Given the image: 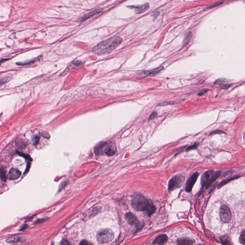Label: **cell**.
Instances as JSON below:
<instances>
[{
	"label": "cell",
	"instance_id": "cell-1",
	"mask_svg": "<svg viewBox=\"0 0 245 245\" xmlns=\"http://www.w3.org/2000/svg\"><path fill=\"white\" fill-rule=\"evenodd\" d=\"M122 42V38L120 37H112L101 42L94 46L92 49V52L98 55L109 53L119 46Z\"/></svg>",
	"mask_w": 245,
	"mask_h": 245
},
{
	"label": "cell",
	"instance_id": "cell-2",
	"mask_svg": "<svg viewBox=\"0 0 245 245\" xmlns=\"http://www.w3.org/2000/svg\"><path fill=\"white\" fill-rule=\"evenodd\" d=\"M132 206L137 211H144L148 216L151 217L155 212L156 208L153 203L139 194L133 196L132 199Z\"/></svg>",
	"mask_w": 245,
	"mask_h": 245
},
{
	"label": "cell",
	"instance_id": "cell-3",
	"mask_svg": "<svg viewBox=\"0 0 245 245\" xmlns=\"http://www.w3.org/2000/svg\"><path fill=\"white\" fill-rule=\"evenodd\" d=\"M114 238V233L110 229H106L100 230L97 233V241L100 244L109 243L112 241Z\"/></svg>",
	"mask_w": 245,
	"mask_h": 245
},
{
	"label": "cell",
	"instance_id": "cell-4",
	"mask_svg": "<svg viewBox=\"0 0 245 245\" xmlns=\"http://www.w3.org/2000/svg\"><path fill=\"white\" fill-rule=\"evenodd\" d=\"M184 181V178L181 174H178L174 176L169 180L168 184V190L169 191H174L177 189L179 188L182 186Z\"/></svg>",
	"mask_w": 245,
	"mask_h": 245
},
{
	"label": "cell",
	"instance_id": "cell-5",
	"mask_svg": "<svg viewBox=\"0 0 245 245\" xmlns=\"http://www.w3.org/2000/svg\"><path fill=\"white\" fill-rule=\"evenodd\" d=\"M231 212L226 205H222L220 209V217L221 220L225 223H229L231 219Z\"/></svg>",
	"mask_w": 245,
	"mask_h": 245
},
{
	"label": "cell",
	"instance_id": "cell-6",
	"mask_svg": "<svg viewBox=\"0 0 245 245\" xmlns=\"http://www.w3.org/2000/svg\"><path fill=\"white\" fill-rule=\"evenodd\" d=\"M199 175V174L198 172H195L190 177L186 183V188H185V191L186 192L190 193L192 191L193 188L194 186V184H196V182Z\"/></svg>",
	"mask_w": 245,
	"mask_h": 245
},
{
	"label": "cell",
	"instance_id": "cell-7",
	"mask_svg": "<svg viewBox=\"0 0 245 245\" xmlns=\"http://www.w3.org/2000/svg\"><path fill=\"white\" fill-rule=\"evenodd\" d=\"M125 217H126V220L130 225L132 226H135L137 227L140 226V223L139 221L133 214L131 213H127L125 216Z\"/></svg>",
	"mask_w": 245,
	"mask_h": 245
},
{
	"label": "cell",
	"instance_id": "cell-8",
	"mask_svg": "<svg viewBox=\"0 0 245 245\" xmlns=\"http://www.w3.org/2000/svg\"><path fill=\"white\" fill-rule=\"evenodd\" d=\"M214 169H210L208 171H206L203 174L202 176L201 179L202 186V187H205L207 182L208 181L210 178H211L212 174L214 173Z\"/></svg>",
	"mask_w": 245,
	"mask_h": 245
},
{
	"label": "cell",
	"instance_id": "cell-9",
	"mask_svg": "<svg viewBox=\"0 0 245 245\" xmlns=\"http://www.w3.org/2000/svg\"><path fill=\"white\" fill-rule=\"evenodd\" d=\"M21 174V172L19 169L16 168H12L9 172L7 177L9 180H16L20 177Z\"/></svg>",
	"mask_w": 245,
	"mask_h": 245
},
{
	"label": "cell",
	"instance_id": "cell-10",
	"mask_svg": "<svg viewBox=\"0 0 245 245\" xmlns=\"http://www.w3.org/2000/svg\"><path fill=\"white\" fill-rule=\"evenodd\" d=\"M129 7L134 9L136 13L140 14V13H143L144 12L147 11L149 9V5L148 3H145L144 4L140 5L131 6H129Z\"/></svg>",
	"mask_w": 245,
	"mask_h": 245
},
{
	"label": "cell",
	"instance_id": "cell-11",
	"mask_svg": "<svg viewBox=\"0 0 245 245\" xmlns=\"http://www.w3.org/2000/svg\"><path fill=\"white\" fill-rule=\"evenodd\" d=\"M162 69L158 70L157 69L153 70H146V71H140L139 73H137V75L140 77H147V76H153L159 73L160 71H161Z\"/></svg>",
	"mask_w": 245,
	"mask_h": 245
},
{
	"label": "cell",
	"instance_id": "cell-12",
	"mask_svg": "<svg viewBox=\"0 0 245 245\" xmlns=\"http://www.w3.org/2000/svg\"><path fill=\"white\" fill-rule=\"evenodd\" d=\"M103 12V10L102 9H97L95 10L94 11H92V12H90L88 14H86L84 16L82 17L79 20V22L80 23L84 22V21L87 20L89 18H91L94 16H96L97 14H99Z\"/></svg>",
	"mask_w": 245,
	"mask_h": 245
},
{
	"label": "cell",
	"instance_id": "cell-13",
	"mask_svg": "<svg viewBox=\"0 0 245 245\" xmlns=\"http://www.w3.org/2000/svg\"><path fill=\"white\" fill-rule=\"evenodd\" d=\"M168 240V238L167 235L165 234H162L161 235L157 237L153 241V244H157V245H162L167 242Z\"/></svg>",
	"mask_w": 245,
	"mask_h": 245
},
{
	"label": "cell",
	"instance_id": "cell-14",
	"mask_svg": "<svg viewBox=\"0 0 245 245\" xmlns=\"http://www.w3.org/2000/svg\"><path fill=\"white\" fill-rule=\"evenodd\" d=\"M104 152L107 155L109 156H112L116 153V147L113 144H111L107 146Z\"/></svg>",
	"mask_w": 245,
	"mask_h": 245
},
{
	"label": "cell",
	"instance_id": "cell-15",
	"mask_svg": "<svg viewBox=\"0 0 245 245\" xmlns=\"http://www.w3.org/2000/svg\"><path fill=\"white\" fill-rule=\"evenodd\" d=\"M221 172H222L221 171H217V172H214V173L212 174L211 178H210L209 180L207 182V184H206V186H205V187H206V188L208 189V188H209L210 186H211V184L220 176L221 174Z\"/></svg>",
	"mask_w": 245,
	"mask_h": 245
},
{
	"label": "cell",
	"instance_id": "cell-16",
	"mask_svg": "<svg viewBox=\"0 0 245 245\" xmlns=\"http://www.w3.org/2000/svg\"><path fill=\"white\" fill-rule=\"evenodd\" d=\"M178 245H191L194 244V242L188 238H180L177 241Z\"/></svg>",
	"mask_w": 245,
	"mask_h": 245
},
{
	"label": "cell",
	"instance_id": "cell-17",
	"mask_svg": "<svg viewBox=\"0 0 245 245\" xmlns=\"http://www.w3.org/2000/svg\"><path fill=\"white\" fill-rule=\"evenodd\" d=\"M240 177H241L240 175H236L235 176L232 177H231V178H228V179H226V180H224L223 181H221V182L219 184V185H218V188H222L223 186H224V185L226 184L227 183L229 182L230 181H233V180H236V179H238Z\"/></svg>",
	"mask_w": 245,
	"mask_h": 245
},
{
	"label": "cell",
	"instance_id": "cell-18",
	"mask_svg": "<svg viewBox=\"0 0 245 245\" xmlns=\"http://www.w3.org/2000/svg\"><path fill=\"white\" fill-rule=\"evenodd\" d=\"M40 57H37L36 58L31 59V61H28L22 62H17L16 65L19 66L26 65H29V64H33V63L38 61L40 60Z\"/></svg>",
	"mask_w": 245,
	"mask_h": 245
},
{
	"label": "cell",
	"instance_id": "cell-19",
	"mask_svg": "<svg viewBox=\"0 0 245 245\" xmlns=\"http://www.w3.org/2000/svg\"><path fill=\"white\" fill-rule=\"evenodd\" d=\"M107 144V143L106 142H101L100 143L98 144L97 145L96 147L95 148V152L96 154H99L101 152V151H102L103 147L106 146Z\"/></svg>",
	"mask_w": 245,
	"mask_h": 245
},
{
	"label": "cell",
	"instance_id": "cell-20",
	"mask_svg": "<svg viewBox=\"0 0 245 245\" xmlns=\"http://www.w3.org/2000/svg\"><path fill=\"white\" fill-rule=\"evenodd\" d=\"M20 237H10L6 239V241L9 243H17L20 242Z\"/></svg>",
	"mask_w": 245,
	"mask_h": 245
},
{
	"label": "cell",
	"instance_id": "cell-21",
	"mask_svg": "<svg viewBox=\"0 0 245 245\" xmlns=\"http://www.w3.org/2000/svg\"><path fill=\"white\" fill-rule=\"evenodd\" d=\"M0 178L3 181H6L7 176L6 175V171L4 167H0Z\"/></svg>",
	"mask_w": 245,
	"mask_h": 245
},
{
	"label": "cell",
	"instance_id": "cell-22",
	"mask_svg": "<svg viewBox=\"0 0 245 245\" xmlns=\"http://www.w3.org/2000/svg\"><path fill=\"white\" fill-rule=\"evenodd\" d=\"M220 241L222 243L224 244V245H231L229 238L227 236H223V237H221Z\"/></svg>",
	"mask_w": 245,
	"mask_h": 245
},
{
	"label": "cell",
	"instance_id": "cell-23",
	"mask_svg": "<svg viewBox=\"0 0 245 245\" xmlns=\"http://www.w3.org/2000/svg\"><path fill=\"white\" fill-rule=\"evenodd\" d=\"M84 64V62L82 61H77L74 62L72 63L71 66H70V69L76 67H77L82 66Z\"/></svg>",
	"mask_w": 245,
	"mask_h": 245
},
{
	"label": "cell",
	"instance_id": "cell-24",
	"mask_svg": "<svg viewBox=\"0 0 245 245\" xmlns=\"http://www.w3.org/2000/svg\"><path fill=\"white\" fill-rule=\"evenodd\" d=\"M245 230H243V231H242L241 233V236L239 237V242L241 244L245 245Z\"/></svg>",
	"mask_w": 245,
	"mask_h": 245
},
{
	"label": "cell",
	"instance_id": "cell-25",
	"mask_svg": "<svg viewBox=\"0 0 245 245\" xmlns=\"http://www.w3.org/2000/svg\"><path fill=\"white\" fill-rule=\"evenodd\" d=\"M192 37V33L191 32H188L186 34V36L185 37L184 40V44H187L188 42L190 40Z\"/></svg>",
	"mask_w": 245,
	"mask_h": 245
},
{
	"label": "cell",
	"instance_id": "cell-26",
	"mask_svg": "<svg viewBox=\"0 0 245 245\" xmlns=\"http://www.w3.org/2000/svg\"><path fill=\"white\" fill-rule=\"evenodd\" d=\"M17 153L19 154V155L24 157L25 159H26L28 161H32V159H31V157H30V156L29 155H28V154H24V153H20V152H17Z\"/></svg>",
	"mask_w": 245,
	"mask_h": 245
},
{
	"label": "cell",
	"instance_id": "cell-27",
	"mask_svg": "<svg viewBox=\"0 0 245 245\" xmlns=\"http://www.w3.org/2000/svg\"><path fill=\"white\" fill-rule=\"evenodd\" d=\"M10 78L8 77H6L2 79H0V86H1L2 85H4L5 83H6L7 82L10 81Z\"/></svg>",
	"mask_w": 245,
	"mask_h": 245
},
{
	"label": "cell",
	"instance_id": "cell-28",
	"mask_svg": "<svg viewBox=\"0 0 245 245\" xmlns=\"http://www.w3.org/2000/svg\"><path fill=\"white\" fill-rule=\"evenodd\" d=\"M198 144H195L193 145H192V146H190L188 148H187L186 149V151H191V150H192V149H196L198 147Z\"/></svg>",
	"mask_w": 245,
	"mask_h": 245
},
{
	"label": "cell",
	"instance_id": "cell-29",
	"mask_svg": "<svg viewBox=\"0 0 245 245\" xmlns=\"http://www.w3.org/2000/svg\"><path fill=\"white\" fill-rule=\"evenodd\" d=\"M39 137H40V136L38 135L34 136V144L36 145L38 144V142H39Z\"/></svg>",
	"mask_w": 245,
	"mask_h": 245
},
{
	"label": "cell",
	"instance_id": "cell-30",
	"mask_svg": "<svg viewBox=\"0 0 245 245\" xmlns=\"http://www.w3.org/2000/svg\"><path fill=\"white\" fill-rule=\"evenodd\" d=\"M226 81V80L224 79H217V80L215 82V83H216V84H222V83H224V82H225Z\"/></svg>",
	"mask_w": 245,
	"mask_h": 245
},
{
	"label": "cell",
	"instance_id": "cell-31",
	"mask_svg": "<svg viewBox=\"0 0 245 245\" xmlns=\"http://www.w3.org/2000/svg\"><path fill=\"white\" fill-rule=\"evenodd\" d=\"M157 115V113L156 112H152V113L151 114L150 116H149V120H152L153 119L155 118L156 116Z\"/></svg>",
	"mask_w": 245,
	"mask_h": 245
},
{
	"label": "cell",
	"instance_id": "cell-32",
	"mask_svg": "<svg viewBox=\"0 0 245 245\" xmlns=\"http://www.w3.org/2000/svg\"><path fill=\"white\" fill-rule=\"evenodd\" d=\"M224 132L222 131L219 130H217L214 131L212 132V133L210 134V135H214L216 134H222V133H224Z\"/></svg>",
	"mask_w": 245,
	"mask_h": 245
},
{
	"label": "cell",
	"instance_id": "cell-33",
	"mask_svg": "<svg viewBox=\"0 0 245 245\" xmlns=\"http://www.w3.org/2000/svg\"><path fill=\"white\" fill-rule=\"evenodd\" d=\"M42 135H43V136H44L45 138H46V139H49L50 137V136L49 133H47L46 132H43V133H42Z\"/></svg>",
	"mask_w": 245,
	"mask_h": 245
},
{
	"label": "cell",
	"instance_id": "cell-34",
	"mask_svg": "<svg viewBox=\"0 0 245 245\" xmlns=\"http://www.w3.org/2000/svg\"><path fill=\"white\" fill-rule=\"evenodd\" d=\"M28 227V226L27 225H24V226H22L21 228L20 229V231H23V230H25V229H27Z\"/></svg>",
	"mask_w": 245,
	"mask_h": 245
},
{
	"label": "cell",
	"instance_id": "cell-35",
	"mask_svg": "<svg viewBox=\"0 0 245 245\" xmlns=\"http://www.w3.org/2000/svg\"><path fill=\"white\" fill-rule=\"evenodd\" d=\"M207 91V90H202V91H201L200 92L198 93V95H199V96H201V95H202L204 94L205 93H206Z\"/></svg>",
	"mask_w": 245,
	"mask_h": 245
},
{
	"label": "cell",
	"instance_id": "cell-36",
	"mask_svg": "<svg viewBox=\"0 0 245 245\" xmlns=\"http://www.w3.org/2000/svg\"><path fill=\"white\" fill-rule=\"evenodd\" d=\"M45 220H46L45 219H38V220H37L36 222H35V224H39V223H42V222H43V221H44Z\"/></svg>",
	"mask_w": 245,
	"mask_h": 245
},
{
	"label": "cell",
	"instance_id": "cell-37",
	"mask_svg": "<svg viewBox=\"0 0 245 245\" xmlns=\"http://www.w3.org/2000/svg\"><path fill=\"white\" fill-rule=\"evenodd\" d=\"M91 244L90 243H89L88 241H82L81 242V243H80V244L81 245H89V244Z\"/></svg>",
	"mask_w": 245,
	"mask_h": 245
},
{
	"label": "cell",
	"instance_id": "cell-38",
	"mask_svg": "<svg viewBox=\"0 0 245 245\" xmlns=\"http://www.w3.org/2000/svg\"><path fill=\"white\" fill-rule=\"evenodd\" d=\"M69 243L67 242V241H65V240H63L61 242V244H69Z\"/></svg>",
	"mask_w": 245,
	"mask_h": 245
},
{
	"label": "cell",
	"instance_id": "cell-39",
	"mask_svg": "<svg viewBox=\"0 0 245 245\" xmlns=\"http://www.w3.org/2000/svg\"><path fill=\"white\" fill-rule=\"evenodd\" d=\"M7 60H8V59H0V64L1 63H2L3 62H4L5 61H7Z\"/></svg>",
	"mask_w": 245,
	"mask_h": 245
},
{
	"label": "cell",
	"instance_id": "cell-40",
	"mask_svg": "<svg viewBox=\"0 0 245 245\" xmlns=\"http://www.w3.org/2000/svg\"><path fill=\"white\" fill-rule=\"evenodd\" d=\"M159 13V12H156L155 13H153V16L154 17H157V16H158L159 14H157V13Z\"/></svg>",
	"mask_w": 245,
	"mask_h": 245
}]
</instances>
